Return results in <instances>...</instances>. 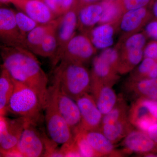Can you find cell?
I'll return each mask as SVG.
<instances>
[{
    "instance_id": "6da1fadb",
    "label": "cell",
    "mask_w": 157,
    "mask_h": 157,
    "mask_svg": "<svg viewBox=\"0 0 157 157\" xmlns=\"http://www.w3.org/2000/svg\"><path fill=\"white\" fill-rule=\"evenodd\" d=\"M1 66L9 72L12 78L36 91L46 101L48 79L34 53L27 48L2 45Z\"/></svg>"
},
{
    "instance_id": "7a4b0ae2",
    "label": "cell",
    "mask_w": 157,
    "mask_h": 157,
    "mask_svg": "<svg viewBox=\"0 0 157 157\" xmlns=\"http://www.w3.org/2000/svg\"><path fill=\"white\" fill-rule=\"evenodd\" d=\"M53 80L62 92L75 101L90 90L91 73L82 64L61 61L54 70Z\"/></svg>"
},
{
    "instance_id": "3957f363",
    "label": "cell",
    "mask_w": 157,
    "mask_h": 157,
    "mask_svg": "<svg viewBox=\"0 0 157 157\" xmlns=\"http://www.w3.org/2000/svg\"><path fill=\"white\" fill-rule=\"evenodd\" d=\"M13 80L14 89L9 101L8 111L37 125L42 117L45 101L33 89Z\"/></svg>"
},
{
    "instance_id": "277c9868",
    "label": "cell",
    "mask_w": 157,
    "mask_h": 157,
    "mask_svg": "<svg viewBox=\"0 0 157 157\" xmlns=\"http://www.w3.org/2000/svg\"><path fill=\"white\" fill-rule=\"evenodd\" d=\"M58 85L53 81L48 87L44 111L46 129L49 137L57 144L70 143L74 140L70 127L59 109L57 101Z\"/></svg>"
},
{
    "instance_id": "5b68a950",
    "label": "cell",
    "mask_w": 157,
    "mask_h": 157,
    "mask_svg": "<svg viewBox=\"0 0 157 157\" xmlns=\"http://www.w3.org/2000/svg\"><path fill=\"white\" fill-rule=\"evenodd\" d=\"M28 121L19 117L11 119L0 116V151L1 156L18 157L16 148Z\"/></svg>"
},
{
    "instance_id": "8992f818",
    "label": "cell",
    "mask_w": 157,
    "mask_h": 157,
    "mask_svg": "<svg viewBox=\"0 0 157 157\" xmlns=\"http://www.w3.org/2000/svg\"><path fill=\"white\" fill-rule=\"evenodd\" d=\"M36 126V124L27 122L16 148L20 157L46 156L47 138L40 133Z\"/></svg>"
},
{
    "instance_id": "52a82bcc",
    "label": "cell",
    "mask_w": 157,
    "mask_h": 157,
    "mask_svg": "<svg viewBox=\"0 0 157 157\" xmlns=\"http://www.w3.org/2000/svg\"><path fill=\"white\" fill-rule=\"evenodd\" d=\"M80 8L78 0L70 11L62 16L61 21L57 30V47L56 52L52 60L53 67L60 62L67 45L75 35L78 24V14Z\"/></svg>"
},
{
    "instance_id": "ba28073f",
    "label": "cell",
    "mask_w": 157,
    "mask_h": 157,
    "mask_svg": "<svg viewBox=\"0 0 157 157\" xmlns=\"http://www.w3.org/2000/svg\"><path fill=\"white\" fill-rule=\"evenodd\" d=\"M97 50L87 35H74L69 42L61 61L84 64L94 56Z\"/></svg>"
},
{
    "instance_id": "9c48e42d",
    "label": "cell",
    "mask_w": 157,
    "mask_h": 157,
    "mask_svg": "<svg viewBox=\"0 0 157 157\" xmlns=\"http://www.w3.org/2000/svg\"><path fill=\"white\" fill-rule=\"evenodd\" d=\"M0 37L3 45L28 49L25 38L17 26L15 12L7 8L0 9Z\"/></svg>"
},
{
    "instance_id": "30bf717a",
    "label": "cell",
    "mask_w": 157,
    "mask_h": 157,
    "mask_svg": "<svg viewBox=\"0 0 157 157\" xmlns=\"http://www.w3.org/2000/svg\"><path fill=\"white\" fill-rule=\"evenodd\" d=\"M152 18L147 7L126 11L116 23L117 33L121 36L138 33Z\"/></svg>"
},
{
    "instance_id": "8fae6325",
    "label": "cell",
    "mask_w": 157,
    "mask_h": 157,
    "mask_svg": "<svg viewBox=\"0 0 157 157\" xmlns=\"http://www.w3.org/2000/svg\"><path fill=\"white\" fill-rule=\"evenodd\" d=\"M82 118V128L86 130H100L103 114L95 101L89 93L78 97L76 101Z\"/></svg>"
},
{
    "instance_id": "7c38bea8",
    "label": "cell",
    "mask_w": 157,
    "mask_h": 157,
    "mask_svg": "<svg viewBox=\"0 0 157 157\" xmlns=\"http://www.w3.org/2000/svg\"><path fill=\"white\" fill-rule=\"evenodd\" d=\"M57 101L60 112L75 136L82 128L81 114L76 101L62 92L59 86Z\"/></svg>"
},
{
    "instance_id": "4fadbf2b",
    "label": "cell",
    "mask_w": 157,
    "mask_h": 157,
    "mask_svg": "<svg viewBox=\"0 0 157 157\" xmlns=\"http://www.w3.org/2000/svg\"><path fill=\"white\" fill-rule=\"evenodd\" d=\"M123 145L125 152H135L144 155L157 154V144L145 132L139 130L131 131L124 138Z\"/></svg>"
},
{
    "instance_id": "5bb4252c",
    "label": "cell",
    "mask_w": 157,
    "mask_h": 157,
    "mask_svg": "<svg viewBox=\"0 0 157 157\" xmlns=\"http://www.w3.org/2000/svg\"><path fill=\"white\" fill-rule=\"evenodd\" d=\"M150 100L137 98L129 111V120L132 124L145 132L149 128L157 122L152 114Z\"/></svg>"
},
{
    "instance_id": "9a60e30c",
    "label": "cell",
    "mask_w": 157,
    "mask_h": 157,
    "mask_svg": "<svg viewBox=\"0 0 157 157\" xmlns=\"http://www.w3.org/2000/svg\"><path fill=\"white\" fill-rule=\"evenodd\" d=\"M11 3L38 23L57 18L43 0H11Z\"/></svg>"
},
{
    "instance_id": "2e32d148",
    "label": "cell",
    "mask_w": 157,
    "mask_h": 157,
    "mask_svg": "<svg viewBox=\"0 0 157 157\" xmlns=\"http://www.w3.org/2000/svg\"><path fill=\"white\" fill-rule=\"evenodd\" d=\"M112 87L109 84L91 82L90 92L103 115L110 112L117 102L118 97Z\"/></svg>"
},
{
    "instance_id": "e0dca14e",
    "label": "cell",
    "mask_w": 157,
    "mask_h": 157,
    "mask_svg": "<svg viewBox=\"0 0 157 157\" xmlns=\"http://www.w3.org/2000/svg\"><path fill=\"white\" fill-rule=\"evenodd\" d=\"M102 13L103 7L101 2L83 5L80 3L77 27L82 34L87 35L95 25L99 24Z\"/></svg>"
},
{
    "instance_id": "ac0fdd59",
    "label": "cell",
    "mask_w": 157,
    "mask_h": 157,
    "mask_svg": "<svg viewBox=\"0 0 157 157\" xmlns=\"http://www.w3.org/2000/svg\"><path fill=\"white\" fill-rule=\"evenodd\" d=\"M80 131L99 157L121 155L120 152L115 150L114 144L102 133L101 130H86L82 129Z\"/></svg>"
},
{
    "instance_id": "d6986e66",
    "label": "cell",
    "mask_w": 157,
    "mask_h": 157,
    "mask_svg": "<svg viewBox=\"0 0 157 157\" xmlns=\"http://www.w3.org/2000/svg\"><path fill=\"white\" fill-rule=\"evenodd\" d=\"M90 73L91 82L113 86L120 78L117 70L100 54L94 58Z\"/></svg>"
},
{
    "instance_id": "ffe728a7",
    "label": "cell",
    "mask_w": 157,
    "mask_h": 157,
    "mask_svg": "<svg viewBox=\"0 0 157 157\" xmlns=\"http://www.w3.org/2000/svg\"><path fill=\"white\" fill-rule=\"evenodd\" d=\"M116 33H117L116 23L105 24L93 28L87 36L96 49L104 50L113 44Z\"/></svg>"
},
{
    "instance_id": "44dd1931",
    "label": "cell",
    "mask_w": 157,
    "mask_h": 157,
    "mask_svg": "<svg viewBox=\"0 0 157 157\" xmlns=\"http://www.w3.org/2000/svg\"><path fill=\"white\" fill-rule=\"evenodd\" d=\"M125 87L128 92L132 93L137 98L157 100V78L128 79Z\"/></svg>"
},
{
    "instance_id": "7402d4cb",
    "label": "cell",
    "mask_w": 157,
    "mask_h": 157,
    "mask_svg": "<svg viewBox=\"0 0 157 157\" xmlns=\"http://www.w3.org/2000/svg\"><path fill=\"white\" fill-rule=\"evenodd\" d=\"M134 127L128 117L101 124L100 130L111 142L115 144L124 138L134 130Z\"/></svg>"
},
{
    "instance_id": "603a6c76",
    "label": "cell",
    "mask_w": 157,
    "mask_h": 157,
    "mask_svg": "<svg viewBox=\"0 0 157 157\" xmlns=\"http://www.w3.org/2000/svg\"><path fill=\"white\" fill-rule=\"evenodd\" d=\"M62 16L63 15L46 23L39 24L28 34L26 37L25 42L29 50L31 51L36 47L48 35L57 29Z\"/></svg>"
},
{
    "instance_id": "cb8c5ba5",
    "label": "cell",
    "mask_w": 157,
    "mask_h": 157,
    "mask_svg": "<svg viewBox=\"0 0 157 157\" xmlns=\"http://www.w3.org/2000/svg\"><path fill=\"white\" fill-rule=\"evenodd\" d=\"M13 78L7 70L1 66L0 74V116L8 111L9 101L14 89Z\"/></svg>"
},
{
    "instance_id": "d4e9b609",
    "label": "cell",
    "mask_w": 157,
    "mask_h": 157,
    "mask_svg": "<svg viewBox=\"0 0 157 157\" xmlns=\"http://www.w3.org/2000/svg\"><path fill=\"white\" fill-rule=\"evenodd\" d=\"M144 49H135L119 53L118 68L119 74L123 75L132 72L144 59Z\"/></svg>"
},
{
    "instance_id": "484cf974",
    "label": "cell",
    "mask_w": 157,
    "mask_h": 157,
    "mask_svg": "<svg viewBox=\"0 0 157 157\" xmlns=\"http://www.w3.org/2000/svg\"><path fill=\"white\" fill-rule=\"evenodd\" d=\"M144 32L122 36L115 46L119 53L135 49H144L146 45L147 39Z\"/></svg>"
},
{
    "instance_id": "4316f807",
    "label": "cell",
    "mask_w": 157,
    "mask_h": 157,
    "mask_svg": "<svg viewBox=\"0 0 157 157\" xmlns=\"http://www.w3.org/2000/svg\"><path fill=\"white\" fill-rule=\"evenodd\" d=\"M101 3L103 13L99 24L117 23L124 13L118 1L103 0Z\"/></svg>"
},
{
    "instance_id": "83f0119b",
    "label": "cell",
    "mask_w": 157,
    "mask_h": 157,
    "mask_svg": "<svg viewBox=\"0 0 157 157\" xmlns=\"http://www.w3.org/2000/svg\"><path fill=\"white\" fill-rule=\"evenodd\" d=\"M57 29L48 35L42 42L31 51L34 54L52 60L55 56L57 47Z\"/></svg>"
},
{
    "instance_id": "f1b7e54d",
    "label": "cell",
    "mask_w": 157,
    "mask_h": 157,
    "mask_svg": "<svg viewBox=\"0 0 157 157\" xmlns=\"http://www.w3.org/2000/svg\"><path fill=\"white\" fill-rule=\"evenodd\" d=\"M56 17L63 15L76 5L78 0H43Z\"/></svg>"
},
{
    "instance_id": "f546056e",
    "label": "cell",
    "mask_w": 157,
    "mask_h": 157,
    "mask_svg": "<svg viewBox=\"0 0 157 157\" xmlns=\"http://www.w3.org/2000/svg\"><path fill=\"white\" fill-rule=\"evenodd\" d=\"M157 61L144 58L138 66L131 72L128 79L137 80L147 78L148 74L155 67Z\"/></svg>"
},
{
    "instance_id": "4dcf8cb0",
    "label": "cell",
    "mask_w": 157,
    "mask_h": 157,
    "mask_svg": "<svg viewBox=\"0 0 157 157\" xmlns=\"http://www.w3.org/2000/svg\"><path fill=\"white\" fill-rule=\"evenodd\" d=\"M15 17L17 26L25 39L28 34L39 24L23 12H15Z\"/></svg>"
},
{
    "instance_id": "1f68e13d",
    "label": "cell",
    "mask_w": 157,
    "mask_h": 157,
    "mask_svg": "<svg viewBox=\"0 0 157 157\" xmlns=\"http://www.w3.org/2000/svg\"><path fill=\"white\" fill-rule=\"evenodd\" d=\"M74 140L81 157H99L81 131L74 136Z\"/></svg>"
},
{
    "instance_id": "d6a6232c",
    "label": "cell",
    "mask_w": 157,
    "mask_h": 157,
    "mask_svg": "<svg viewBox=\"0 0 157 157\" xmlns=\"http://www.w3.org/2000/svg\"><path fill=\"white\" fill-rule=\"evenodd\" d=\"M124 12L147 7L151 0H118Z\"/></svg>"
},
{
    "instance_id": "836d02e7",
    "label": "cell",
    "mask_w": 157,
    "mask_h": 157,
    "mask_svg": "<svg viewBox=\"0 0 157 157\" xmlns=\"http://www.w3.org/2000/svg\"><path fill=\"white\" fill-rule=\"evenodd\" d=\"M143 53L144 58H148L157 61V40H152L147 43Z\"/></svg>"
},
{
    "instance_id": "e575fe53",
    "label": "cell",
    "mask_w": 157,
    "mask_h": 157,
    "mask_svg": "<svg viewBox=\"0 0 157 157\" xmlns=\"http://www.w3.org/2000/svg\"><path fill=\"white\" fill-rule=\"evenodd\" d=\"M147 38L157 40V19H153L147 23L143 30Z\"/></svg>"
},
{
    "instance_id": "d590c367",
    "label": "cell",
    "mask_w": 157,
    "mask_h": 157,
    "mask_svg": "<svg viewBox=\"0 0 157 157\" xmlns=\"http://www.w3.org/2000/svg\"><path fill=\"white\" fill-rule=\"evenodd\" d=\"M146 133L157 144V122L149 128Z\"/></svg>"
},
{
    "instance_id": "8d00e7d4",
    "label": "cell",
    "mask_w": 157,
    "mask_h": 157,
    "mask_svg": "<svg viewBox=\"0 0 157 157\" xmlns=\"http://www.w3.org/2000/svg\"><path fill=\"white\" fill-rule=\"evenodd\" d=\"M150 9L154 19H157V0H151L150 4Z\"/></svg>"
},
{
    "instance_id": "74e56055",
    "label": "cell",
    "mask_w": 157,
    "mask_h": 157,
    "mask_svg": "<svg viewBox=\"0 0 157 157\" xmlns=\"http://www.w3.org/2000/svg\"><path fill=\"white\" fill-rule=\"evenodd\" d=\"M147 78H157V63L148 74Z\"/></svg>"
},
{
    "instance_id": "f35d334b",
    "label": "cell",
    "mask_w": 157,
    "mask_h": 157,
    "mask_svg": "<svg viewBox=\"0 0 157 157\" xmlns=\"http://www.w3.org/2000/svg\"><path fill=\"white\" fill-rule=\"evenodd\" d=\"M82 5L96 3L99 0H78Z\"/></svg>"
},
{
    "instance_id": "ab89813d",
    "label": "cell",
    "mask_w": 157,
    "mask_h": 157,
    "mask_svg": "<svg viewBox=\"0 0 157 157\" xmlns=\"http://www.w3.org/2000/svg\"><path fill=\"white\" fill-rule=\"evenodd\" d=\"M1 3H7L11 2V0H0Z\"/></svg>"
},
{
    "instance_id": "60d3db41",
    "label": "cell",
    "mask_w": 157,
    "mask_h": 157,
    "mask_svg": "<svg viewBox=\"0 0 157 157\" xmlns=\"http://www.w3.org/2000/svg\"><path fill=\"white\" fill-rule=\"evenodd\" d=\"M107 1H115V0H107Z\"/></svg>"
}]
</instances>
